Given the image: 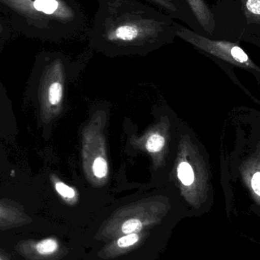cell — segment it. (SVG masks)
<instances>
[{"label": "cell", "instance_id": "12", "mask_svg": "<svg viewBox=\"0 0 260 260\" xmlns=\"http://www.w3.org/2000/svg\"><path fill=\"white\" fill-rule=\"evenodd\" d=\"M54 187L57 193L68 203H72L76 200L77 193L71 186H68L59 180H56L54 183Z\"/></svg>", "mask_w": 260, "mask_h": 260}, {"label": "cell", "instance_id": "1", "mask_svg": "<svg viewBox=\"0 0 260 260\" xmlns=\"http://www.w3.org/2000/svg\"><path fill=\"white\" fill-rule=\"evenodd\" d=\"M88 31L93 47L106 54L146 53L172 43L177 22L140 0H98Z\"/></svg>", "mask_w": 260, "mask_h": 260}, {"label": "cell", "instance_id": "6", "mask_svg": "<svg viewBox=\"0 0 260 260\" xmlns=\"http://www.w3.org/2000/svg\"><path fill=\"white\" fill-rule=\"evenodd\" d=\"M147 4L157 8L159 10L169 15L173 19L179 20L186 24L187 27L198 33L199 26L190 10L188 9L183 0H140Z\"/></svg>", "mask_w": 260, "mask_h": 260}, {"label": "cell", "instance_id": "5", "mask_svg": "<svg viewBox=\"0 0 260 260\" xmlns=\"http://www.w3.org/2000/svg\"><path fill=\"white\" fill-rule=\"evenodd\" d=\"M32 222L31 217L19 203L7 199L0 200V230L16 229Z\"/></svg>", "mask_w": 260, "mask_h": 260}, {"label": "cell", "instance_id": "9", "mask_svg": "<svg viewBox=\"0 0 260 260\" xmlns=\"http://www.w3.org/2000/svg\"><path fill=\"white\" fill-rule=\"evenodd\" d=\"M48 83H43L40 91V102L43 115L47 111L60 105L63 96V86L58 80L47 81Z\"/></svg>", "mask_w": 260, "mask_h": 260}, {"label": "cell", "instance_id": "13", "mask_svg": "<svg viewBox=\"0 0 260 260\" xmlns=\"http://www.w3.org/2000/svg\"><path fill=\"white\" fill-rule=\"evenodd\" d=\"M165 139L158 134L151 135L146 142V148L150 152H158L165 146Z\"/></svg>", "mask_w": 260, "mask_h": 260}, {"label": "cell", "instance_id": "14", "mask_svg": "<svg viewBox=\"0 0 260 260\" xmlns=\"http://www.w3.org/2000/svg\"><path fill=\"white\" fill-rule=\"evenodd\" d=\"M93 172L98 178H104L106 177L108 172V163L103 157H99L94 160L93 163Z\"/></svg>", "mask_w": 260, "mask_h": 260}, {"label": "cell", "instance_id": "16", "mask_svg": "<svg viewBox=\"0 0 260 260\" xmlns=\"http://www.w3.org/2000/svg\"><path fill=\"white\" fill-rule=\"evenodd\" d=\"M0 260H13L9 258L7 255L5 254V253H2L0 252Z\"/></svg>", "mask_w": 260, "mask_h": 260}, {"label": "cell", "instance_id": "2", "mask_svg": "<svg viewBox=\"0 0 260 260\" xmlns=\"http://www.w3.org/2000/svg\"><path fill=\"white\" fill-rule=\"evenodd\" d=\"M177 37L192 44L197 48L229 63L242 68L260 71L248 54L235 43L210 39L201 34L191 30L189 27L183 25L181 23L177 24Z\"/></svg>", "mask_w": 260, "mask_h": 260}, {"label": "cell", "instance_id": "15", "mask_svg": "<svg viewBox=\"0 0 260 260\" xmlns=\"http://www.w3.org/2000/svg\"><path fill=\"white\" fill-rule=\"evenodd\" d=\"M251 184L253 191L260 197V172L256 173L253 175Z\"/></svg>", "mask_w": 260, "mask_h": 260}, {"label": "cell", "instance_id": "10", "mask_svg": "<svg viewBox=\"0 0 260 260\" xmlns=\"http://www.w3.org/2000/svg\"><path fill=\"white\" fill-rule=\"evenodd\" d=\"M247 23L260 25V0H241Z\"/></svg>", "mask_w": 260, "mask_h": 260}, {"label": "cell", "instance_id": "8", "mask_svg": "<svg viewBox=\"0 0 260 260\" xmlns=\"http://www.w3.org/2000/svg\"><path fill=\"white\" fill-rule=\"evenodd\" d=\"M203 31L212 35L215 32V17L204 0H183Z\"/></svg>", "mask_w": 260, "mask_h": 260}, {"label": "cell", "instance_id": "7", "mask_svg": "<svg viewBox=\"0 0 260 260\" xmlns=\"http://www.w3.org/2000/svg\"><path fill=\"white\" fill-rule=\"evenodd\" d=\"M146 236L147 233L145 232L118 237L102 249L101 256L105 259H112L120 255L125 254L137 247Z\"/></svg>", "mask_w": 260, "mask_h": 260}, {"label": "cell", "instance_id": "4", "mask_svg": "<svg viewBox=\"0 0 260 260\" xmlns=\"http://www.w3.org/2000/svg\"><path fill=\"white\" fill-rule=\"evenodd\" d=\"M16 251L27 260H56L62 254V245L55 238L21 241Z\"/></svg>", "mask_w": 260, "mask_h": 260}, {"label": "cell", "instance_id": "11", "mask_svg": "<svg viewBox=\"0 0 260 260\" xmlns=\"http://www.w3.org/2000/svg\"><path fill=\"white\" fill-rule=\"evenodd\" d=\"M177 174L181 183L185 186H190L194 181V172L192 167L187 162H181L179 165Z\"/></svg>", "mask_w": 260, "mask_h": 260}, {"label": "cell", "instance_id": "3", "mask_svg": "<svg viewBox=\"0 0 260 260\" xmlns=\"http://www.w3.org/2000/svg\"><path fill=\"white\" fill-rule=\"evenodd\" d=\"M160 213L154 211L122 212L111 218L100 230V238L109 241L122 235L139 233L160 221Z\"/></svg>", "mask_w": 260, "mask_h": 260}]
</instances>
